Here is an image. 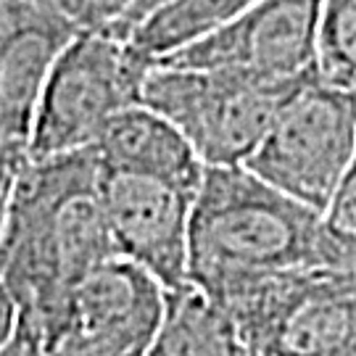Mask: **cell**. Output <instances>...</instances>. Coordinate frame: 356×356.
<instances>
[{"label": "cell", "mask_w": 356, "mask_h": 356, "mask_svg": "<svg viewBox=\"0 0 356 356\" xmlns=\"http://www.w3.org/2000/svg\"><path fill=\"white\" fill-rule=\"evenodd\" d=\"M92 148L106 169L159 177L193 193L204 179L206 166L188 138L143 103L116 114Z\"/></svg>", "instance_id": "obj_10"}, {"label": "cell", "mask_w": 356, "mask_h": 356, "mask_svg": "<svg viewBox=\"0 0 356 356\" xmlns=\"http://www.w3.org/2000/svg\"><path fill=\"white\" fill-rule=\"evenodd\" d=\"M161 3H164V0H138V3H135V6L129 8L127 16H124V22H122L119 26H111V29H114L116 35L127 38L129 32H132V26L138 24L143 16H148V13H151L153 8H156V6H161Z\"/></svg>", "instance_id": "obj_19"}, {"label": "cell", "mask_w": 356, "mask_h": 356, "mask_svg": "<svg viewBox=\"0 0 356 356\" xmlns=\"http://www.w3.org/2000/svg\"><path fill=\"white\" fill-rule=\"evenodd\" d=\"M319 13L322 0H261L235 22L156 64L301 79L317 72Z\"/></svg>", "instance_id": "obj_8"}, {"label": "cell", "mask_w": 356, "mask_h": 356, "mask_svg": "<svg viewBox=\"0 0 356 356\" xmlns=\"http://www.w3.org/2000/svg\"><path fill=\"white\" fill-rule=\"evenodd\" d=\"M317 74L356 92V0H322Z\"/></svg>", "instance_id": "obj_13"}, {"label": "cell", "mask_w": 356, "mask_h": 356, "mask_svg": "<svg viewBox=\"0 0 356 356\" xmlns=\"http://www.w3.org/2000/svg\"><path fill=\"white\" fill-rule=\"evenodd\" d=\"M322 214L245 166H206L188 225V282L225 306L256 282L332 267Z\"/></svg>", "instance_id": "obj_2"}, {"label": "cell", "mask_w": 356, "mask_h": 356, "mask_svg": "<svg viewBox=\"0 0 356 356\" xmlns=\"http://www.w3.org/2000/svg\"><path fill=\"white\" fill-rule=\"evenodd\" d=\"M322 225L335 251V264L343 267L356 259V159L346 177L332 193L330 204L322 211Z\"/></svg>", "instance_id": "obj_14"}, {"label": "cell", "mask_w": 356, "mask_h": 356, "mask_svg": "<svg viewBox=\"0 0 356 356\" xmlns=\"http://www.w3.org/2000/svg\"><path fill=\"white\" fill-rule=\"evenodd\" d=\"M19 3H24V0H0V11L3 8H11V6H19Z\"/></svg>", "instance_id": "obj_20"}, {"label": "cell", "mask_w": 356, "mask_h": 356, "mask_svg": "<svg viewBox=\"0 0 356 356\" xmlns=\"http://www.w3.org/2000/svg\"><path fill=\"white\" fill-rule=\"evenodd\" d=\"M306 76L267 79L227 69L153 64L143 79L140 103L169 119L204 166H241Z\"/></svg>", "instance_id": "obj_3"}, {"label": "cell", "mask_w": 356, "mask_h": 356, "mask_svg": "<svg viewBox=\"0 0 356 356\" xmlns=\"http://www.w3.org/2000/svg\"><path fill=\"white\" fill-rule=\"evenodd\" d=\"M354 159L356 92L312 74L282 103L243 166L322 214Z\"/></svg>", "instance_id": "obj_6"}, {"label": "cell", "mask_w": 356, "mask_h": 356, "mask_svg": "<svg viewBox=\"0 0 356 356\" xmlns=\"http://www.w3.org/2000/svg\"><path fill=\"white\" fill-rule=\"evenodd\" d=\"M98 182L101 161L90 145L29 159L13 185L0 232V280L16 304L19 327L42 348L76 288L116 256Z\"/></svg>", "instance_id": "obj_1"}, {"label": "cell", "mask_w": 356, "mask_h": 356, "mask_svg": "<svg viewBox=\"0 0 356 356\" xmlns=\"http://www.w3.org/2000/svg\"><path fill=\"white\" fill-rule=\"evenodd\" d=\"M161 282L140 264L114 256L69 301L48 356H145L164 319Z\"/></svg>", "instance_id": "obj_7"}, {"label": "cell", "mask_w": 356, "mask_h": 356, "mask_svg": "<svg viewBox=\"0 0 356 356\" xmlns=\"http://www.w3.org/2000/svg\"><path fill=\"white\" fill-rule=\"evenodd\" d=\"M98 188L116 256L140 264L164 291L188 285V225L195 193L106 166H101Z\"/></svg>", "instance_id": "obj_9"}, {"label": "cell", "mask_w": 356, "mask_h": 356, "mask_svg": "<svg viewBox=\"0 0 356 356\" xmlns=\"http://www.w3.org/2000/svg\"><path fill=\"white\" fill-rule=\"evenodd\" d=\"M138 0H79L82 29L85 26H119Z\"/></svg>", "instance_id": "obj_15"}, {"label": "cell", "mask_w": 356, "mask_h": 356, "mask_svg": "<svg viewBox=\"0 0 356 356\" xmlns=\"http://www.w3.org/2000/svg\"><path fill=\"white\" fill-rule=\"evenodd\" d=\"M256 3L261 0H164L132 26L127 42L143 61L153 66L169 53L235 22Z\"/></svg>", "instance_id": "obj_12"}, {"label": "cell", "mask_w": 356, "mask_h": 356, "mask_svg": "<svg viewBox=\"0 0 356 356\" xmlns=\"http://www.w3.org/2000/svg\"><path fill=\"white\" fill-rule=\"evenodd\" d=\"M29 6H35L40 11L58 16L69 24H74L76 29H82V13H79V0H26Z\"/></svg>", "instance_id": "obj_17"}, {"label": "cell", "mask_w": 356, "mask_h": 356, "mask_svg": "<svg viewBox=\"0 0 356 356\" xmlns=\"http://www.w3.org/2000/svg\"><path fill=\"white\" fill-rule=\"evenodd\" d=\"M16 325H19V312H16V304H13L8 288L0 280V348L13 338Z\"/></svg>", "instance_id": "obj_18"}, {"label": "cell", "mask_w": 356, "mask_h": 356, "mask_svg": "<svg viewBox=\"0 0 356 356\" xmlns=\"http://www.w3.org/2000/svg\"><path fill=\"white\" fill-rule=\"evenodd\" d=\"M0 356H48L45 348L29 330L16 325V332L8 343L0 348Z\"/></svg>", "instance_id": "obj_16"}, {"label": "cell", "mask_w": 356, "mask_h": 356, "mask_svg": "<svg viewBox=\"0 0 356 356\" xmlns=\"http://www.w3.org/2000/svg\"><path fill=\"white\" fill-rule=\"evenodd\" d=\"M151 64L108 26L76 29L56 56L29 138V159L95 145L116 114L140 103Z\"/></svg>", "instance_id": "obj_4"}, {"label": "cell", "mask_w": 356, "mask_h": 356, "mask_svg": "<svg viewBox=\"0 0 356 356\" xmlns=\"http://www.w3.org/2000/svg\"><path fill=\"white\" fill-rule=\"evenodd\" d=\"M225 312L251 356H356V282L346 267L267 277Z\"/></svg>", "instance_id": "obj_5"}, {"label": "cell", "mask_w": 356, "mask_h": 356, "mask_svg": "<svg viewBox=\"0 0 356 356\" xmlns=\"http://www.w3.org/2000/svg\"><path fill=\"white\" fill-rule=\"evenodd\" d=\"M145 356H251L229 314L195 285L164 296V319Z\"/></svg>", "instance_id": "obj_11"}]
</instances>
